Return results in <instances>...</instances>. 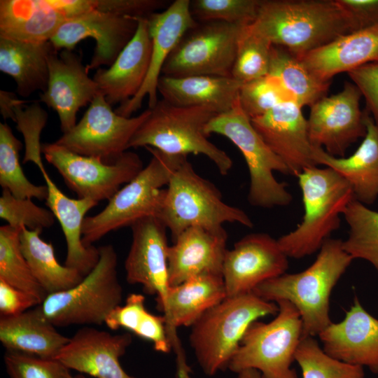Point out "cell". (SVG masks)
Returning <instances> with one entry per match:
<instances>
[{
	"mask_svg": "<svg viewBox=\"0 0 378 378\" xmlns=\"http://www.w3.org/2000/svg\"><path fill=\"white\" fill-rule=\"evenodd\" d=\"M104 323L113 330L123 328L132 331L152 342L157 351L168 353L172 349L164 316L148 312L145 297L141 294H129L125 304L114 308L107 315Z\"/></svg>",
	"mask_w": 378,
	"mask_h": 378,
	"instance_id": "e575fe53",
	"label": "cell"
},
{
	"mask_svg": "<svg viewBox=\"0 0 378 378\" xmlns=\"http://www.w3.org/2000/svg\"><path fill=\"white\" fill-rule=\"evenodd\" d=\"M21 228L0 227V279L32 295L41 304L48 293L34 276L22 252Z\"/></svg>",
	"mask_w": 378,
	"mask_h": 378,
	"instance_id": "d590c367",
	"label": "cell"
},
{
	"mask_svg": "<svg viewBox=\"0 0 378 378\" xmlns=\"http://www.w3.org/2000/svg\"><path fill=\"white\" fill-rule=\"evenodd\" d=\"M55 327L38 305L15 316H1L0 341L6 351L55 358L70 338Z\"/></svg>",
	"mask_w": 378,
	"mask_h": 378,
	"instance_id": "4dcf8cb0",
	"label": "cell"
},
{
	"mask_svg": "<svg viewBox=\"0 0 378 378\" xmlns=\"http://www.w3.org/2000/svg\"><path fill=\"white\" fill-rule=\"evenodd\" d=\"M352 32L378 25V0H335Z\"/></svg>",
	"mask_w": 378,
	"mask_h": 378,
	"instance_id": "bcb514c9",
	"label": "cell"
},
{
	"mask_svg": "<svg viewBox=\"0 0 378 378\" xmlns=\"http://www.w3.org/2000/svg\"><path fill=\"white\" fill-rule=\"evenodd\" d=\"M343 216L349 227L344 250L353 260L369 262L378 273V211L354 200Z\"/></svg>",
	"mask_w": 378,
	"mask_h": 378,
	"instance_id": "8d00e7d4",
	"label": "cell"
},
{
	"mask_svg": "<svg viewBox=\"0 0 378 378\" xmlns=\"http://www.w3.org/2000/svg\"><path fill=\"white\" fill-rule=\"evenodd\" d=\"M250 27L296 57L352 32L335 0H260Z\"/></svg>",
	"mask_w": 378,
	"mask_h": 378,
	"instance_id": "7a4b0ae2",
	"label": "cell"
},
{
	"mask_svg": "<svg viewBox=\"0 0 378 378\" xmlns=\"http://www.w3.org/2000/svg\"><path fill=\"white\" fill-rule=\"evenodd\" d=\"M140 18L92 9L65 22L50 41L57 50H72L86 38H93L96 46L88 69L111 66L134 36Z\"/></svg>",
	"mask_w": 378,
	"mask_h": 378,
	"instance_id": "e0dca14e",
	"label": "cell"
},
{
	"mask_svg": "<svg viewBox=\"0 0 378 378\" xmlns=\"http://www.w3.org/2000/svg\"><path fill=\"white\" fill-rule=\"evenodd\" d=\"M190 4V0H176L165 10L148 16L152 41L148 71L139 92L115 110L118 115L131 117L141 107L146 96L148 108H153L158 103V81L167 59L184 34L198 23L191 14Z\"/></svg>",
	"mask_w": 378,
	"mask_h": 378,
	"instance_id": "ffe728a7",
	"label": "cell"
},
{
	"mask_svg": "<svg viewBox=\"0 0 378 378\" xmlns=\"http://www.w3.org/2000/svg\"><path fill=\"white\" fill-rule=\"evenodd\" d=\"M4 363L10 378H71L70 370L55 358L6 351Z\"/></svg>",
	"mask_w": 378,
	"mask_h": 378,
	"instance_id": "ee69618b",
	"label": "cell"
},
{
	"mask_svg": "<svg viewBox=\"0 0 378 378\" xmlns=\"http://www.w3.org/2000/svg\"><path fill=\"white\" fill-rule=\"evenodd\" d=\"M278 240L266 233L246 235L227 250L222 270L227 297L252 293L260 284L288 267Z\"/></svg>",
	"mask_w": 378,
	"mask_h": 378,
	"instance_id": "2e32d148",
	"label": "cell"
},
{
	"mask_svg": "<svg viewBox=\"0 0 378 378\" xmlns=\"http://www.w3.org/2000/svg\"><path fill=\"white\" fill-rule=\"evenodd\" d=\"M0 217L13 227L24 226L31 230L52 227L55 217L50 209L36 205L31 199H19L3 189L0 197Z\"/></svg>",
	"mask_w": 378,
	"mask_h": 378,
	"instance_id": "7bdbcfd3",
	"label": "cell"
},
{
	"mask_svg": "<svg viewBox=\"0 0 378 378\" xmlns=\"http://www.w3.org/2000/svg\"><path fill=\"white\" fill-rule=\"evenodd\" d=\"M71 378H84V377H82V376H77V377H74V376H72Z\"/></svg>",
	"mask_w": 378,
	"mask_h": 378,
	"instance_id": "816d5d0a",
	"label": "cell"
},
{
	"mask_svg": "<svg viewBox=\"0 0 378 378\" xmlns=\"http://www.w3.org/2000/svg\"><path fill=\"white\" fill-rule=\"evenodd\" d=\"M297 57L318 78L330 82L340 73L378 63V25L342 35Z\"/></svg>",
	"mask_w": 378,
	"mask_h": 378,
	"instance_id": "83f0119b",
	"label": "cell"
},
{
	"mask_svg": "<svg viewBox=\"0 0 378 378\" xmlns=\"http://www.w3.org/2000/svg\"><path fill=\"white\" fill-rule=\"evenodd\" d=\"M237 378H263L261 373L255 369H246L237 373Z\"/></svg>",
	"mask_w": 378,
	"mask_h": 378,
	"instance_id": "f907efd6",
	"label": "cell"
},
{
	"mask_svg": "<svg viewBox=\"0 0 378 378\" xmlns=\"http://www.w3.org/2000/svg\"><path fill=\"white\" fill-rule=\"evenodd\" d=\"M276 303L279 310L272 321H255L248 326L229 363L230 371L255 369L263 378H298L291 365L303 337L300 315L288 301Z\"/></svg>",
	"mask_w": 378,
	"mask_h": 378,
	"instance_id": "30bf717a",
	"label": "cell"
},
{
	"mask_svg": "<svg viewBox=\"0 0 378 378\" xmlns=\"http://www.w3.org/2000/svg\"><path fill=\"white\" fill-rule=\"evenodd\" d=\"M132 342L130 333L113 335L85 326L69 338L55 359L69 370L95 378H135L122 368L120 358Z\"/></svg>",
	"mask_w": 378,
	"mask_h": 378,
	"instance_id": "603a6c76",
	"label": "cell"
},
{
	"mask_svg": "<svg viewBox=\"0 0 378 378\" xmlns=\"http://www.w3.org/2000/svg\"><path fill=\"white\" fill-rule=\"evenodd\" d=\"M42 231L22 226L20 234V248L34 276L48 295L77 285L84 276L77 270L59 263L52 244L40 237Z\"/></svg>",
	"mask_w": 378,
	"mask_h": 378,
	"instance_id": "d6a6232c",
	"label": "cell"
},
{
	"mask_svg": "<svg viewBox=\"0 0 378 378\" xmlns=\"http://www.w3.org/2000/svg\"><path fill=\"white\" fill-rule=\"evenodd\" d=\"M46 182V204L59 221L67 246L64 265L88 275L99 259V248L86 246L82 241V227L86 214L98 202L90 199H72L64 195L47 173L42 160L36 163Z\"/></svg>",
	"mask_w": 378,
	"mask_h": 378,
	"instance_id": "4316f807",
	"label": "cell"
},
{
	"mask_svg": "<svg viewBox=\"0 0 378 378\" xmlns=\"http://www.w3.org/2000/svg\"><path fill=\"white\" fill-rule=\"evenodd\" d=\"M132 240L125 261L126 280L139 284L156 296L158 309L164 314L170 291L167 227L157 217L139 220L131 226Z\"/></svg>",
	"mask_w": 378,
	"mask_h": 378,
	"instance_id": "9a60e30c",
	"label": "cell"
},
{
	"mask_svg": "<svg viewBox=\"0 0 378 378\" xmlns=\"http://www.w3.org/2000/svg\"><path fill=\"white\" fill-rule=\"evenodd\" d=\"M297 177L304 216L295 230L277 240L288 258H302L319 251L340 227L341 215L355 199L349 183L330 167H308Z\"/></svg>",
	"mask_w": 378,
	"mask_h": 378,
	"instance_id": "3957f363",
	"label": "cell"
},
{
	"mask_svg": "<svg viewBox=\"0 0 378 378\" xmlns=\"http://www.w3.org/2000/svg\"><path fill=\"white\" fill-rule=\"evenodd\" d=\"M365 112L366 134L352 155L337 158L314 148V158L318 166L330 167L341 175L351 186L354 199L368 206L378 198V126Z\"/></svg>",
	"mask_w": 378,
	"mask_h": 378,
	"instance_id": "f1b7e54d",
	"label": "cell"
},
{
	"mask_svg": "<svg viewBox=\"0 0 378 378\" xmlns=\"http://www.w3.org/2000/svg\"><path fill=\"white\" fill-rule=\"evenodd\" d=\"M361 97L354 83L345 82L340 92L325 96L310 106L307 132L314 148L344 158L349 147L365 136V112L360 108Z\"/></svg>",
	"mask_w": 378,
	"mask_h": 378,
	"instance_id": "5bb4252c",
	"label": "cell"
},
{
	"mask_svg": "<svg viewBox=\"0 0 378 378\" xmlns=\"http://www.w3.org/2000/svg\"><path fill=\"white\" fill-rule=\"evenodd\" d=\"M99 259L93 270L72 288L49 294L39 304L55 326L102 325L107 315L121 304L123 290L118 276L114 247H99Z\"/></svg>",
	"mask_w": 378,
	"mask_h": 378,
	"instance_id": "9c48e42d",
	"label": "cell"
},
{
	"mask_svg": "<svg viewBox=\"0 0 378 378\" xmlns=\"http://www.w3.org/2000/svg\"><path fill=\"white\" fill-rule=\"evenodd\" d=\"M41 152L78 198L98 203L109 200L121 185L129 183L144 168L140 157L131 151H126L113 164L78 155L56 142L41 144Z\"/></svg>",
	"mask_w": 378,
	"mask_h": 378,
	"instance_id": "7c38bea8",
	"label": "cell"
},
{
	"mask_svg": "<svg viewBox=\"0 0 378 378\" xmlns=\"http://www.w3.org/2000/svg\"><path fill=\"white\" fill-rule=\"evenodd\" d=\"M58 51L55 49L49 55L48 82L40 101L57 112L64 134L76 125L79 109L90 104L99 90L77 54L70 50Z\"/></svg>",
	"mask_w": 378,
	"mask_h": 378,
	"instance_id": "44dd1931",
	"label": "cell"
},
{
	"mask_svg": "<svg viewBox=\"0 0 378 378\" xmlns=\"http://www.w3.org/2000/svg\"><path fill=\"white\" fill-rule=\"evenodd\" d=\"M239 101L242 110L251 120L281 104L293 102L278 80L268 74L243 83L239 92Z\"/></svg>",
	"mask_w": 378,
	"mask_h": 378,
	"instance_id": "b9f144b4",
	"label": "cell"
},
{
	"mask_svg": "<svg viewBox=\"0 0 378 378\" xmlns=\"http://www.w3.org/2000/svg\"><path fill=\"white\" fill-rule=\"evenodd\" d=\"M27 102L25 100L18 99L13 92L5 90L0 91L1 113L4 120L10 118L15 122L16 108Z\"/></svg>",
	"mask_w": 378,
	"mask_h": 378,
	"instance_id": "681fc988",
	"label": "cell"
},
{
	"mask_svg": "<svg viewBox=\"0 0 378 378\" xmlns=\"http://www.w3.org/2000/svg\"><path fill=\"white\" fill-rule=\"evenodd\" d=\"M270 149L297 176L303 169L318 166L307 132L302 107L293 102L281 104L264 115L251 120Z\"/></svg>",
	"mask_w": 378,
	"mask_h": 378,
	"instance_id": "7402d4cb",
	"label": "cell"
},
{
	"mask_svg": "<svg viewBox=\"0 0 378 378\" xmlns=\"http://www.w3.org/2000/svg\"><path fill=\"white\" fill-rule=\"evenodd\" d=\"M268 75L274 77L292 101L300 107L311 106L326 96L330 82L315 76L295 55L272 45Z\"/></svg>",
	"mask_w": 378,
	"mask_h": 378,
	"instance_id": "836d02e7",
	"label": "cell"
},
{
	"mask_svg": "<svg viewBox=\"0 0 378 378\" xmlns=\"http://www.w3.org/2000/svg\"><path fill=\"white\" fill-rule=\"evenodd\" d=\"M242 84L232 77L161 76L158 91L162 99L174 106H206L220 114L232 107Z\"/></svg>",
	"mask_w": 378,
	"mask_h": 378,
	"instance_id": "f546056e",
	"label": "cell"
},
{
	"mask_svg": "<svg viewBox=\"0 0 378 378\" xmlns=\"http://www.w3.org/2000/svg\"><path fill=\"white\" fill-rule=\"evenodd\" d=\"M91 9L90 0H1L0 38L49 41L65 22Z\"/></svg>",
	"mask_w": 378,
	"mask_h": 378,
	"instance_id": "ac0fdd59",
	"label": "cell"
},
{
	"mask_svg": "<svg viewBox=\"0 0 378 378\" xmlns=\"http://www.w3.org/2000/svg\"><path fill=\"white\" fill-rule=\"evenodd\" d=\"M295 360L301 369L302 378H365L363 367L329 356L313 337H302Z\"/></svg>",
	"mask_w": 378,
	"mask_h": 378,
	"instance_id": "f35d334b",
	"label": "cell"
},
{
	"mask_svg": "<svg viewBox=\"0 0 378 378\" xmlns=\"http://www.w3.org/2000/svg\"><path fill=\"white\" fill-rule=\"evenodd\" d=\"M272 44L254 31L249 25L244 27L239 41L231 76L241 83L268 74Z\"/></svg>",
	"mask_w": 378,
	"mask_h": 378,
	"instance_id": "ab89813d",
	"label": "cell"
},
{
	"mask_svg": "<svg viewBox=\"0 0 378 378\" xmlns=\"http://www.w3.org/2000/svg\"><path fill=\"white\" fill-rule=\"evenodd\" d=\"M318 251L314 262L304 270L284 273L260 284L253 291L267 301L291 302L300 313L303 336L318 335L332 323L331 292L353 260L341 239H328Z\"/></svg>",
	"mask_w": 378,
	"mask_h": 378,
	"instance_id": "6da1fadb",
	"label": "cell"
},
{
	"mask_svg": "<svg viewBox=\"0 0 378 378\" xmlns=\"http://www.w3.org/2000/svg\"><path fill=\"white\" fill-rule=\"evenodd\" d=\"M227 240L224 228L191 227L182 232L168 249L170 286L202 274L222 275Z\"/></svg>",
	"mask_w": 378,
	"mask_h": 378,
	"instance_id": "d4e9b609",
	"label": "cell"
},
{
	"mask_svg": "<svg viewBox=\"0 0 378 378\" xmlns=\"http://www.w3.org/2000/svg\"><path fill=\"white\" fill-rule=\"evenodd\" d=\"M318 337L329 356L368 367L378 374V319L362 307L356 297L344 319L332 322Z\"/></svg>",
	"mask_w": 378,
	"mask_h": 378,
	"instance_id": "cb8c5ba5",
	"label": "cell"
},
{
	"mask_svg": "<svg viewBox=\"0 0 378 378\" xmlns=\"http://www.w3.org/2000/svg\"><path fill=\"white\" fill-rule=\"evenodd\" d=\"M276 303L255 293L226 297L191 327L190 343L203 372L214 376L228 367L248 328L260 317L276 314Z\"/></svg>",
	"mask_w": 378,
	"mask_h": 378,
	"instance_id": "277c9868",
	"label": "cell"
},
{
	"mask_svg": "<svg viewBox=\"0 0 378 378\" xmlns=\"http://www.w3.org/2000/svg\"><path fill=\"white\" fill-rule=\"evenodd\" d=\"M260 3V0H192L190 9L198 22L249 25L256 18Z\"/></svg>",
	"mask_w": 378,
	"mask_h": 378,
	"instance_id": "60d3db41",
	"label": "cell"
},
{
	"mask_svg": "<svg viewBox=\"0 0 378 378\" xmlns=\"http://www.w3.org/2000/svg\"><path fill=\"white\" fill-rule=\"evenodd\" d=\"M366 102V110L378 126V63H369L348 72Z\"/></svg>",
	"mask_w": 378,
	"mask_h": 378,
	"instance_id": "f6af8a7d",
	"label": "cell"
},
{
	"mask_svg": "<svg viewBox=\"0 0 378 378\" xmlns=\"http://www.w3.org/2000/svg\"><path fill=\"white\" fill-rule=\"evenodd\" d=\"M227 297L222 275L202 274L172 286L163 316L171 348L176 356V378H192L191 368L177 333L180 326H192L206 312Z\"/></svg>",
	"mask_w": 378,
	"mask_h": 378,
	"instance_id": "d6986e66",
	"label": "cell"
},
{
	"mask_svg": "<svg viewBox=\"0 0 378 378\" xmlns=\"http://www.w3.org/2000/svg\"><path fill=\"white\" fill-rule=\"evenodd\" d=\"M152 41L148 17L140 18L130 42L108 69H98L93 77L99 93L112 106L133 98L141 88L150 61Z\"/></svg>",
	"mask_w": 378,
	"mask_h": 378,
	"instance_id": "484cf974",
	"label": "cell"
},
{
	"mask_svg": "<svg viewBox=\"0 0 378 378\" xmlns=\"http://www.w3.org/2000/svg\"><path fill=\"white\" fill-rule=\"evenodd\" d=\"M206 134L223 135L241 151L248 167L249 203L254 206H286L293 200L286 183L278 181L274 172L290 174L282 160L267 145L242 110L239 97L232 107L214 116L205 127Z\"/></svg>",
	"mask_w": 378,
	"mask_h": 378,
	"instance_id": "ba28073f",
	"label": "cell"
},
{
	"mask_svg": "<svg viewBox=\"0 0 378 378\" xmlns=\"http://www.w3.org/2000/svg\"><path fill=\"white\" fill-rule=\"evenodd\" d=\"M51 42H25L0 38V70L10 76L17 84V92L27 97L47 88L48 57L55 50Z\"/></svg>",
	"mask_w": 378,
	"mask_h": 378,
	"instance_id": "1f68e13d",
	"label": "cell"
},
{
	"mask_svg": "<svg viewBox=\"0 0 378 378\" xmlns=\"http://www.w3.org/2000/svg\"><path fill=\"white\" fill-rule=\"evenodd\" d=\"M39 304L32 295L0 279L1 316H15Z\"/></svg>",
	"mask_w": 378,
	"mask_h": 378,
	"instance_id": "c3c4849f",
	"label": "cell"
},
{
	"mask_svg": "<svg viewBox=\"0 0 378 378\" xmlns=\"http://www.w3.org/2000/svg\"><path fill=\"white\" fill-rule=\"evenodd\" d=\"M22 144L8 125L0 123V185L19 199L46 200V186H36L24 175L19 160Z\"/></svg>",
	"mask_w": 378,
	"mask_h": 378,
	"instance_id": "74e56055",
	"label": "cell"
},
{
	"mask_svg": "<svg viewBox=\"0 0 378 378\" xmlns=\"http://www.w3.org/2000/svg\"><path fill=\"white\" fill-rule=\"evenodd\" d=\"M157 218L169 230L174 240L191 227L219 230L225 223L253 225L242 209L223 202L218 188L196 173L187 157L172 174Z\"/></svg>",
	"mask_w": 378,
	"mask_h": 378,
	"instance_id": "5b68a950",
	"label": "cell"
},
{
	"mask_svg": "<svg viewBox=\"0 0 378 378\" xmlns=\"http://www.w3.org/2000/svg\"><path fill=\"white\" fill-rule=\"evenodd\" d=\"M150 113L132 137L128 148L151 147L171 155L202 154L222 175L232 167L230 156L208 139L205 127L218 113L206 106L180 107L164 99Z\"/></svg>",
	"mask_w": 378,
	"mask_h": 378,
	"instance_id": "52a82bcc",
	"label": "cell"
},
{
	"mask_svg": "<svg viewBox=\"0 0 378 378\" xmlns=\"http://www.w3.org/2000/svg\"><path fill=\"white\" fill-rule=\"evenodd\" d=\"M150 111L148 108L134 117L122 116L99 93L79 122L55 142L78 155L113 164L128 149L132 137Z\"/></svg>",
	"mask_w": 378,
	"mask_h": 378,
	"instance_id": "4fadbf2b",
	"label": "cell"
},
{
	"mask_svg": "<svg viewBox=\"0 0 378 378\" xmlns=\"http://www.w3.org/2000/svg\"><path fill=\"white\" fill-rule=\"evenodd\" d=\"M95 9L135 18H146L167 4L162 0H94Z\"/></svg>",
	"mask_w": 378,
	"mask_h": 378,
	"instance_id": "7dc6e473",
	"label": "cell"
},
{
	"mask_svg": "<svg viewBox=\"0 0 378 378\" xmlns=\"http://www.w3.org/2000/svg\"><path fill=\"white\" fill-rule=\"evenodd\" d=\"M246 26L198 22L178 41L162 68V76L232 77L239 41Z\"/></svg>",
	"mask_w": 378,
	"mask_h": 378,
	"instance_id": "8fae6325",
	"label": "cell"
},
{
	"mask_svg": "<svg viewBox=\"0 0 378 378\" xmlns=\"http://www.w3.org/2000/svg\"><path fill=\"white\" fill-rule=\"evenodd\" d=\"M148 164L108 200L99 213L84 219L82 241L86 246L110 232L131 226L142 218L158 217L164 189L174 171L187 155H171L151 147Z\"/></svg>",
	"mask_w": 378,
	"mask_h": 378,
	"instance_id": "8992f818",
	"label": "cell"
}]
</instances>
